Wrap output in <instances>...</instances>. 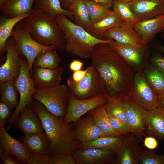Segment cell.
<instances>
[{"mask_svg": "<svg viewBox=\"0 0 164 164\" xmlns=\"http://www.w3.org/2000/svg\"><path fill=\"white\" fill-rule=\"evenodd\" d=\"M12 110L6 103L0 101V127H4L12 115Z\"/></svg>", "mask_w": 164, "mask_h": 164, "instance_id": "7bdbcfd3", "label": "cell"}, {"mask_svg": "<svg viewBox=\"0 0 164 164\" xmlns=\"http://www.w3.org/2000/svg\"><path fill=\"white\" fill-rule=\"evenodd\" d=\"M35 0H5L0 7L1 15L8 18L30 14Z\"/></svg>", "mask_w": 164, "mask_h": 164, "instance_id": "484cf974", "label": "cell"}, {"mask_svg": "<svg viewBox=\"0 0 164 164\" xmlns=\"http://www.w3.org/2000/svg\"><path fill=\"white\" fill-rule=\"evenodd\" d=\"M109 119L112 128L121 135L125 136L130 133L128 125L114 117L109 116Z\"/></svg>", "mask_w": 164, "mask_h": 164, "instance_id": "ab89813d", "label": "cell"}, {"mask_svg": "<svg viewBox=\"0 0 164 164\" xmlns=\"http://www.w3.org/2000/svg\"><path fill=\"white\" fill-rule=\"evenodd\" d=\"M0 156L4 164H18L21 163L13 155L1 150H0Z\"/></svg>", "mask_w": 164, "mask_h": 164, "instance_id": "ee69618b", "label": "cell"}, {"mask_svg": "<svg viewBox=\"0 0 164 164\" xmlns=\"http://www.w3.org/2000/svg\"><path fill=\"white\" fill-rule=\"evenodd\" d=\"M144 145L146 148L150 150L156 149L158 145L156 139L152 136L146 137L144 141Z\"/></svg>", "mask_w": 164, "mask_h": 164, "instance_id": "f6af8a7d", "label": "cell"}, {"mask_svg": "<svg viewBox=\"0 0 164 164\" xmlns=\"http://www.w3.org/2000/svg\"><path fill=\"white\" fill-rule=\"evenodd\" d=\"M154 47L156 50L164 54V45L157 43L155 45Z\"/></svg>", "mask_w": 164, "mask_h": 164, "instance_id": "816d5d0a", "label": "cell"}, {"mask_svg": "<svg viewBox=\"0 0 164 164\" xmlns=\"http://www.w3.org/2000/svg\"><path fill=\"white\" fill-rule=\"evenodd\" d=\"M87 71L86 68L84 70H81L74 72L71 75L73 80L77 82H80L84 77Z\"/></svg>", "mask_w": 164, "mask_h": 164, "instance_id": "bcb514c9", "label": "cell"}, {"mask_svg": "<svg viewBox=\"0 0 164 164\" xmlns=\"http://www.w3.org/2000/svg\"><path fill=\"white\" fill-rule=\"evenodd\" d=\"M20 113V116L14 122L16 127L24 134L44 132L40 119L31 106L24 108Z\"/></svg>", "mask_w": 164, "mask_h": 164, "instance_id": "ffe728a7", "label": "cell"}, {"mask_svg": "<svg viewBox=\"0 0 164 164\" xmlns=\"http://www.w3.org/2000/svg\"><path fill=\"white\" fill-rule=\"evenodd\" d=\"M63 71L60 66L55 69L33 67L32 78L36 87H50L60 85Z\"/></svg>", "mask_w": 164, "mask_h": 164, "instance_id": "d6986e66", "label": "cell"}, {"mask_svg": "<svg viewBox=\"0 0 164 164\" xmlns=\"http://www.w3.org/2000/svg\"><path fill=\"white\" fill-rule=\"evenodd\" d=\"M148 83L158 95L164 93V74L149 63L142 71Z\"/></svg>", "mask_w": 164, "mask_h": 164, "instance_id": "1f68e13d", "label": "cell"}, {"mask_svg": "<svg viewBox=\"0 0 164 164\" xmlns=\"http://www.w3.org/2000/svg\"><path fill=\"white\" fill-rule=\"evenodd\" d=\"M0 101L7 104L12 109H16L19 103L18 91L13 80L7 81L0 83Z\"/></svg>", "mask_w": 164, "mask_h": 164, "instance_id": "836d02e7", "label": "cell"}, {"mask_svg": "<svg viewBox=\"0 0 164 164\" xmlns=\"http://www.w3.org/2000/svg\"><path fill=\"white\" fill-rule=\"evenodd\" d=\"M33 9L41 10L54 18L58 15H64L74 23L73 16L68 10L63 8L60 0H35Z\"/></svg>", "mask_w": 164, "mask_h": 164, "instance_id": "f546056e", "label": "cell"}, {"mask_svg": "<svg viewBox=\"0 0 164 164\" xmlns=\"http://www.w3.org/2000/svg\"><path fill=\"white\" fill-rule=\"evenodd\" d=\"M56 49L41 51L36 58L33 67L55 69L59 67L60 58Z\"/></svg>", "mask_w": 164, "mask_h": 164, "instance_id": "d6a6232c", "label": "cell"}, {"mask_svg": "<svg viewBox=\"0 0 164 164\" xmlns=\"http://www.w3.org/2000/svg\"><path fill=\"white\" fill-rule=\"evenodd\" d=\"M159 36L161 38L164 40V28L159 33Z\"/></svg>", "mask_w": 164, "mask_h": 164, "instance_id": "f5cc1de1", "label": "cell"}, {"mask_svg": "<svg viewBox=\"0 0 164 164\" xmlns=\"http://www.w3.org/2000/svg\"><path fill=\"white\" fill-rule=\"evenodd\" d=\"M51 164H77L72 154L61 152L51 156Z\"/></svg>", "mask_w": 164, "mask_h": 164, "instance_id": "f35d334b", "label": "cell"}, {"mask_svg": "<svg viewBox=\"0 0 164 164\" xmlns=\"http://www.w3.org/2000/svg\"><path fill=\"white\" fill-rule=\"evenodd\" d=\"M149 62L156 69L164 74V56L162 53L157 51L151 53Z\"/></svg>", "mask_w": 164, "mask_h": 164, "instance_id": "60d3db41", "label": "cell"}, {"mask_svg": "<svg viewBox=\"0 0 164 164\" xmlns=\"http://www.w3.org/2000/svg\"><path fill=\"white\" fill-rule=\"evenodd\" d=\"M76 123L75 137L81 143H87L99 137L106 136L89 115L79 120Z\"/></svg>", "mask_w": 164, "mask_h": 164, "instance_id": "44dd1931", "label": "cell"}, {"mask_svg": "<svg viewBox=\"0 0 164 164\" xmlns=\"http://www.w3.org/2000/svg\"><path fill=\"white\" fill-rule=\"evenodd\" d=\"M30 14H25L18 17L8 18L1 15L0 18V53H6V42L11 36L12 31L15 26L21 20L28 16Z\"/></svg>", "mask_w": 164, "mask_h": 164, "instance_id": "f1b7e54d", "label": "cell"}, {"mask_svg": "<svg viewBox=\"0 0 164 164\" xmlns=\"http://www.w3.org/2000/svg\"><path fill=\"white\" fill-rule=\"evenodd\" d=\"M90 58L108 101L117 102L130 98L136 72L115 49L110 43L98 44Z\"/></svg>", "mask_w": 164, "mask_h": 164, "instance_id": "6da1fadb", "label": "cell"}, {"mask_svg": "<svg viewBox=\"0 0 164 164\" xmlns=\"http://www.w3.org/2000/svg\"><path fill=\"white\" fill-rule=\"evenodd\" d=\"M136 73L150 63L151 50L148 45L125 44L114 41L110 43Z\"/></svg>", "mask_w": 164, "mask_h": 164, "instance_id": "9c48e42d", "label": "cell"}, {"mask_svg": "<svg viewBox=\"0 0 164 164\" xmlns=\"http://www.w3.org/2000/svg\"><path fill=\"white\" fill-rule=\"evenodd\" d=\"M31 107L40 119L45 131L50 141V156L59 153L72 154L78 149L74 131L70 124L65 122L63 117L51 114L40 102L34 99Z\"/></svg>", "mask_w": 164, "mask_h": 164, "instance_id": "7a4b0ae2", "label": "cell"}, {"mask_svg": "<svg viewBox=\"0 0 164 164\" xmlns=\"http://www.w3.org/2000/svg\"><path fill=\"white\" fill-rule=\"evenodd\" d=\"M124 22L121 17L113 10L108 16L94 23L85 30L95 37L105 40V34L110 28L119 26Z\"/></svg>", "mask_w": 164, "mask_h": 164, "instance_id": "cb8c5ba5", "label": "cell"}, {"mask_svg": "<svg viewBox=\"0 0 164 164\" xmlns=\"http://www.w3.org/2000/svg\"><path fill=\"white\" fill-rule=\"evenodd\" d=\"M20 70L18 77L15 80L14 83L20 94L19 104L12 115L7 121V130L10 129L12 125L19 117L21 111L25 107L31 106L33 96L36 91L33 80L31 77L28 62L26 58L21 54L20 58Z\"/></svg>", "mask_w": 164, "mask_h": 164, "instance_id": "8992f818", "label": "cell"}, {"mask_svg": "<svg viewBox=\"0 0 164 164\" xmlns=\"http://www.w3.org/2000/svg\"><path fill=\"white\" fill-rule=\"evenodd\" d=\"M119 0L121 1L122 2H126V3H128L134 0Z\"/></svg>", "mask_w": 164, "mask_h": 164, "instance_id": "db71d44e", "label": "cell"}, {"mask_svg": "<svg viewBox=\"0 0 164 164\" xmlns=\"http://www.w3.org/2000/svg\"><path fill=\"white\" fill-rule=\"evenodd\" d=\"M72 154L77 164L115 163L116 157L115 152L98 148L77 149Z\"/></svg>", "mask_w": 164, "mask_h": 164, "instance_id": "4fadbf2b", "label": "cell"}, {"mask_svg": "<svg viewBox=\"0 0 164 164\" xmlns=\"http://www.w3.org/2000/svg\"><path fill=\"white\" fill-rule=\"evenodd\" d=\"M83 64V63L79 60H74L70 63L69 68L70 70L74 72L81 70Z\"/></svg>", "mask_w": 164, "mask_h": 164, "instance_id": "7dc6e473", "label": "cell"}, {"mask_svg": "<svg viewBox=\"0 0 164 164\" xmlns=\"http://www.w3.org/2000/svg\"><path fill=\"white\" fill-rule=\"evenodd\" d=\"M11 36L21 54L27 60L30 75H32L33 63L37 55L43 50L56 49L53 46H44L36 41L19 22L14 27Z\"/></svg>", "mask_w": 164, "mask_h": 164, "instance_id": "52a82bcc", "label": "cell"}, {"mask_svg": "<svg viewBox=\"0 0 164 164\" xmlns=\"http://www.w3.org/2000/svg\"><path fill=\"white\" fill-rule=\"evenodd\" d=\"M113 11L117 13L124 22L134 27V25L141 21L131 10L128 3L119 0H114Z\"/></svg>", "mask_w": 164, "mask_h": 164, "instance_id": "e575fe53", "label": "cell"}, {"mask_svg": "<svg viewBox=\"0 0 164 164\" xmlns=\"http://www.w3.org/2000/svg\"><path fill=\"white\" fill-rule=\"evenodd\" d=\"M108 101L103 94L87 99H78L70 91L64 120L68 123H75L83 115L97 107L104 105Z\"/></svg>", "mask_w": 164, "mask_h": 164, "instance_id": "8fae6325", "label": "cell"}, {"mask_svg": "<svg viewBox=\"0 0 164 164\" xmlns=\"http://www.w3.org/2000/svg\"><path fill=\"white\" fill-rule=\"evenodd\" d=\"M36 89L33 99L42 104L51 114L64 117L70 92L68 85L63 84L50 87H36Z\"/></svg>", "mask_w": 164, "mask_h": 164, "instance_id": "5b68a950", "label": "cell"}, {"mask_svg": "<svg viewBox=\"0 0 164 164\" xmlns=\"http://www.w3.org/2000/svg\"><path fill=\"white\" fill-rule=\"evenodd\" d=\"M68 10L73 16L74 23L84 29L92 24L91 19L84 0H76Z\"/></svg>", "mask_w": 164, "mask_h": 164, "instance_id": "4dcf8cb0", "label": "cell"}, {"mask_svg": "<svg viewBox=\"0 0 164 164\" xmlns=\"http://www.w3.org/2000/svg\"><path fill=\"white\" fill-rule=\"evenodd\" d=\"M99 3L110 9L112 7L114 0H91Z\"/></svg>", "mask_w": 164, "mask_h": 164, "instance_id": "c3c4849f", "label": "cell"}, {"mask_svg": "<svg viewBox=\"0 0 164 164\" xmlns=\"http://www.w3.org/2000/svg\"><path fill=\"white\" fill-rule=\"evenodd\" d=\"M130 98L148 111L159 107L158 95L150 86L142 71L136 73Z\"/></svg>", "mask_w": 164, "mask_h": 164, "instance_id": "30bf717a", "label": "cell"}, {"mask_svg": "<svg viewBox=\"0 0 164 164\" xmlns=\"http://www.w3.org/2000/svg\"><path fill=\"white\" fill-rule=\"evenodd\" d=\"M21 138L30 152L49 155L51 142L45 132L24 134Z\"/></svg>", "mask_w": 164, "mask_h": 164, "instance_id": "603a6c76", "label": "cell"}, {"mask_svg": "<svg viewBox=\"0 0 164 164\" xmlns=\"http://www.w3.org/2000/svg\"><path fill=\"white\" fill-rule=\"evenodd\" d=\"M95 124L106 136H117L122 135L114 130L111 126L108 114L104 105L97 107L88 112Z\"/></svg>", "mask_w": 164, "mask_h": 164, "instance_id": "83f0119b", "label": "cell"}, {"mask_svg": "<svg viewBox=\"0 0 164 164\" xmlns=\"http://www.w3.org/2000/svg\"><path fill=\"white\" fill-rule=\"evenodd\" d=\"M104 106L109 116L117 118L128 125L125 109L122 101L117 102L108 101Z\"/></svg>", "mask_w": 164, "mask_h": 164, "instance_id": "8d00e7d4", "label": "cell"}, {"mask_svg": "<svg viewBox=\"0 0 164 164\" xmlns=\"http://www.w3.org/2000/svg\"><path fill=\"white\" fill-rule=\"evenodd\" d=\"M0 150L11 154L21 163H28L30 152L22 142L11 136L4 127H0Z\"/></svg>", "mask_w": 164, "mask_h": 164, "instance_id": "e0dca14e", "label": "cell"}, {"mask_svg": "<svg viewBox=\"0 0 164 164\" xmlns=\"http://www.w3.org/2000/svg\"><path fill=\"white\" fill-rule=\"evenodd\" d=\"M164 28V14L136 23L134 28L141 36L145 45H148L156 35Z\"/></svg>", "mask_w": 164, "mask_h": 164, "instance_id": "7402d4cb", "label": "cell"}, {"mask_svg": "<svg viewBox=\"0 0 164 164\" xmlns=\"http://www.w3.org/2000/svg\"><path fill=\"white\" fill-rule=\"evenodd\" d=\"M61 6L64 9L68 10L71 5L76 0H60Z\"/></svg>", "mask_w": 164, "mask_h": 164, "instance_id": "681fc988", "label": "cell"}, {"mask_svg": "<svg viewBox=\"0 0 164 164\" xmlns=\"http://www.w3.org/2000/svg\"><path fill=\"white\" fill-rule=\"evenodd\" d=\"M105 39H113L122 44L133 45H145L141 36L133 27L124 22L121 25L111 28L106 32Z\"/></svg>", "mask_w": 164, "mask_h": 164, "instance_id": "ac0fdd59", "label": "cell"}, {"mask_svg": "<svg viewBox=\"0 0 164 164\" xmlns=\"http://www.w3.org/2000/svg\"><path fill=\"white\" fill-rule=\"evenodd\" d=\"M125 137V136L123 135L100 137L87 143H81L78 145V148H98L109 149L116 153L122 146Z\"/></svg>", "mask_w": 164, "mask_h": 164, "instance_id": "4316f807", "label": "cell"}, {"mask_svg": "<svg viewBox=\"0 0 164 164\" xmlns=\"http://www.w3.org/2000/svg\"><path fill=\"white\" fill-rule=\"evenodd\" d=\"M122 101L130 133L141 137L145 131V122L148 111L130 98Z\"/></svg>", "mask_w": 164, "mask_h": 164, "instance_id": "5bb4252c", "label": "cell"}, {"mask_svg": "<svg viewBox=\"0 0 164 164\" xmlns=\"http://www.w3.org/2000/svg\"><path fill=\"white\" fill-rule=\"evenodd\" d=\"M5 0H0V7L3 5Z\"/></svg>", "mask_w": 164, "mask_h": 164, "instance_id": "11a10c76", "label": "cell"}, {"mask_svg": "<svg viewBox=\"0 0 164 164\" xmlns=\"http://www.w3.org/2000/svg\"><path fill=\"white\" fill-rule=\"evenodd\" d=\"M145 130L149 135L164 139V109L159 106L147 111Z\"/></svg>", "mask_w": 164, "mask_h": 164, "instance_id": "d4e9b609", "label": "cell"}, {"mask_svg": "<svg viewBox=\"0 0 164 164\" xmlns=\"http://www.w3.org/2000/svg\"><path fill=\"white\" fill-rule=\"evenodd\" d=\"M158 104L159 107L164 109V93L158 95Z\"/></svg>", "mask_w": 164, "mask_h": 164, "instance_id": "f907efd6", "label": "cell"}, {"mask_svg": "<svg viewBox=\"0 0 164 164\" xmlns=\"http://www.w3.org/2000/svg\"><path fill=\"white\" fill-rule=\"evenodd\" d=\"M141 138L131 133L125 136L122 146L116 153L115 164H139L142 151L139 144Z\"/></svg>", "mask_w": 164, "mask_h": 164, "instance_id": "9a60e30c", "label": "cell"}, {"mask_svg": "<svg viewBox=\"0 0 164 164\" xmlns=\"http://www.w3.org/2000/svg\"><path fill=\"white\" fill-rule=\"evenodd\" d=\"M51 156L37 152H30L28 164H51Z\"/></svg>", "mask_w": 164, "mask_h": 164, "instance_id": "b9f144b4", "label": "cell"}, {"mask_svg": "<svg viewBox=\"0 0 164 164\" xmlns=\"http://www.w3.org/2000/svg\"><path fill=\"white\" fill-rule=\"evenodd\" d=\"M86 69L85 76L80 82H75L72 76L67 79V85L70 92L80 99H87L103 94V85L97 72L91 66Z\"/></svg>", "mask_w": 164, "mask_h": 164, "instance_id": "ba28073f", "label": "cell"}, {"mask_svg": "<svg viewBox=\"0 0 164 164\" xmlns=\"http://www.w3.org/2000/svg\"><path fill=\"white\" fill-rule=\"evenodd\" d=\"M19 23L38 43L53 46L59 51L65 50L64 35L54 18L41 10L33 9L29 15Z\"/></svg>", "mask_w": 164, "mask_h": 164, "instance_id": "3957f363", "label": "cell"}, {"mask_svg": "<svg viewBox=\"0 0 164 164\" xmlns=\"http://www.w3.org/2000/svg\"><path fill=\"white\" fill-rule=\"evenodd\" d=\"M128 4L131 10L141 20L164 14V0H134Z\"/></svg>", "mask_w": 164, "mask_h": 164, "instance_id": "2e32d148", "label": "cell"}, {"mask_svg": "<svg viewBox=\"0 0 164 164\" xmlns=\"http://www.w3.org/2000/svg\"><path fill=\"white\" fill-rule=\"evenodd\" d=\"M54 19L64 35L65 50L80 58L91 57L94 48L97 44L110 43L114 41L111 39L103 40L95 37L64 15H57Z\"/></svg>", "mask_w": 164, "mask_h": 164, "instance_id": "277c9868", "label": "cell"}, {"mask_svg": "<svg viewBox=\"0 0 164 164\" xmlns=\"http://www.w3.org/2000/svg\"><path fill=\"white\" fill-rule=\"evenodd\" d=\"M6 59L0 67V83L15 80L20 70V58L21 55L15 42L12 36L7 40Z\"/></svg>", "mask_w": 164, "mask_h": 164, "instance_id": "7c38bea8", "label": "cell"}, {"mask_svg": "<svg viewBox=\"0 0 164 164\" xmlns=\"http://www.w3.org/2000/svg\"><path fill=\"white\" fill-rule=\"evenodd\" d=\"M139 164H164V155H158L150 151L142 150Z\"/></svg>", "mask_w": 164, "mask_h": 164, "instance_id": "74e56055", "label": "cell"}, {"mask_svg": "<svg viewBox=\"0 0 164 164\" xmlns=\"http://www.w3.org/2000/svg\"><path fill=\"white\" fill-rule=\"evenodd\" d=\"M90 17L92 24L109 15L112 11L102 4L91 0H84Z\"/></svg>", "mask_w": 164, "mask_h": 164, "instance_id": "d590c367", "label": "cell"}]
</instances>
